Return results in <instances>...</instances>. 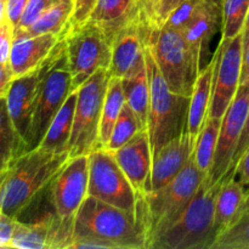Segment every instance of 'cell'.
Wrapping results in <instances>:
<instances>
[{"label":"cell","mask_w":249,"mask_h":249,"mask_svg":"<svg viewBox=\"0 0 249 249\" xmlns=\"http://www.w3.org/2000/svg\"><path fill=\"white\" fill-rule=\"evenodd\" d=\"M112 153L133 185L138 199L148 194L151 191L152 151L147 130H140L125 145Z\"/></svg>","instance_id":"cell-17"},{"label":"cell","mask_w":249,"mask_h":249,"mask_svg":"<svg viewBox=\"0 0 249 249\" xmlns=\"http://www.w3.org/2000/svg\"><path fill=\"white\" fill-rule=\"evenodd\" d=\"M27 1L28 0H7L6 2V12H7V21L11 23L14 29L16 28L18 24L19 19H21L22 14L24 11Z\"/></svg>","instance_id":"cell-39"},{"label":"cell","mask_w":249,"mask_h":249,"mask_svg":"<svg viewBox=\"0 0 249 249\" xmlns=\"http://www.w3.org/2000/svg\"><path fill=\"white\" fill-rule=\"evenodd\" d=\"M11 34H14V27L11 26L10 22H6L2 26H0V46L2 45L5 39L9 36H11Z\"/></svg>","instance_id":"cell-45"},{"label":"cell","mask_w":249,"mask_h":249,"mask_svg":"<svg viewBox=\"0 0 249 249\" xmlns=\"http://www.w3.org/2000/svg\"><path fill=\"white\" fill-rule=\"evenodd\" d=\"M72 89V72L63 46L49 62L39 88L27 151L36 148L45 136L51 122L65 104Z\"/></svg>","instance_id":"cell-9"},{"label":"cell","mask_w":249,"mask_h":249,"mask_svg":"<svg viewBox=\"0 0 249 249\" xmlns=\"http://www.w3.org/2000/svg\"><path fill=\"white\" fill-rule=\"evenodd\" d=\"M63 40L72 72L73 90H77L100 68H109L112 40L91 19L84 23L71 24Z\"/></svg>","instance_id":"cell-8"},{"label":"cell","mask_w":249,"mask_h":249,"mask_svg":"<svg viewBox=\"0 0 249 249\" xmlns=\"http://www.w3.org/2000/svg\"><path fill=\"white\" fill-rule=\"evenodd\" d=\"M88 157V196H92L136 215L138 196L133 185L117 163L113 153L101 147L90 153Z\"/></svg>","instance_id":"cell-10"},{"label":"cell","mask_w":249,"mask_h":249,"mask_svg":"<svg viewBox=\"0 0 249 249\" xmlns=\"http://www.w3.org/2000/svg\"><path fill=\"white\" fill-rule=\"evenodd\" d=\"M125 102L140 121L141 125L147 128L148 106H150V82L146 62L139 71L122 79Z\"/></svg>","instance_id":"cell-25"},{"label":"cell","mask_w":249,"mask_h":249,"mask_svg":"<svg viewBox=\"0 0 249 249\" xmlns=\"http://www.w3.org/2000/svg\"><path fill=\"white\" fill-rule=\"evenodd\" d=\"M73 236L104 241L112 249H145L135 214L88 196L78 209Z\"/></svg>","instance_id":"cell-4"},{"label":"cell","mask_w":249,"mask_h":249,"mask_svg":"<svg viewBox=\"0 0 249 249\" xmlns=\"http://www.w3.org/2000/svg\"><path fill=\"white\" fill-rule=\"evenodd\" d=\"M211 249H249V212L243 211L230 228L219 233Z\"/></svg>","instance_id":"cell-32"},{"label":"cell","mask_w":249,"mask_h":249,"mask_svg":"<svg viewBox=\"0 0 249 249\" xmlns=\"http://www.w3.org/2000/svg\"><path fill=\"white\" fill-rule=\"evenodd\" d=\"M249 10V0H223L221 40L235 38L242 33Z\"/></svg>","instance_id":"cell-31"},{"label":"cell","mask_w":249,"mask_h":249,"mask_svg":"<svg viewBox=\"0 0 249 249\" xmlns=\"http://www.w3.org/2000/svg\"><path fill=\"white\" fill-rule=\"evenodd\" d=\"M145 62L150 82L146 130L153 157L169 141L187 131L190 97L177 94L168 87L147 45H145Z\"/></svg>","instance_id":"cell-3"},{"label":"cell","mask_w":249,"mask_h":249,"mask_svg":"<svg viewBox=\"0 0 249 249\" xmlns=\"http://www.w3.org/2000/svg\"><path fill=\"white\" fill-rule=\"evenodd\" d=\"M242 36H243V46H246L249 43V10H248L247 17H246V22H245V27H243Z\"/></svg>","instance_id":"cell-47"},{"label":"cell","mask_w":249,"mask_h":249,"mask_svg":"<svg viewBox=\"0 0 249 249\" xmlns=\"http://www.w3.org/2000/svg\"><path fill=\"white\" fill-rule=\"evenodd\" d=\"M219 60V50L216 49L208 65L199 72L195 83L194 91L190 97L189 118H187V134L196 142L197 136L209 114L213 96L214 79Z\"/></svg>","instance_id":"cell-21"},{"label":"cell","mask_w":249,"mask_h":249,"mask_svg":"<svg viewBox=\"0 0 249 249\" xmlns=\"http://www.w3.org/2000/svg\"><path fill=\"white\" fill-rule=\"evenodd\" d=\"M139 6H140L141 29H142L146 44L153 29L160 27V24H158L160 0H139Z\"/></svg>","instance_id":"cell-34"},{"label":"cell","mask_w":249,"mask_h":249,"mask_svg":"<svg viewBox=\"0 0 249 249\" xmlns=\"http://www.w3.org/2000/svg\"><path fill=\"white\" fill-rule=\"evenodd\" d=\"M19 155L18 139L7 111L6 97H0V169L10 165Z\"/></svg>","instance_id":"cell-29"},{"label":"cell","mask_w":249,"mask_h":249,"mask_svg":"<svg viewBox=\"0 0 249 249\" xmlns=\"http://www.w3.org/2000/svg\"><path fill=\"white\" fill-rule=\"evenodd\" d=\"M221 182L202 184L184 213L156 238L150 249H211L215 240L214 215Z\"/></svg>","instance_id":"cell-5"},{"label":"cell","mask_w":249,"mask_h":249,"mask_svg":"<svg viewBox=\"0 0 249 249\" xmlns=\"http://www.w3.org/2000/svg\"><path fill=\"white\" fill-rule=\"evenodd\" d=\"M55 1H65V0H53V2ZM71 1H74V0H71Z\"/></svg>","instance_id":"cell-49"},{"label":"cell","mask_w":249,"mask_h":249,"mask_svg":"<svg viewBox=\"0 0 249 249\" xmlns=\"http://www.w3.org/2000/svg\"><path fill=\"white\" fill-rule=\"evenodd\" d=\"M89 157H70L50 184L53 213L62 223L74 228L78 209L88 197Z\"/></svg>","instance_id":"cell-12"},{"label":"cell","mask_w":249,"mask_h":249,"mask_svg":"<svg viewBox=\"0 0 249 249\" xmlns=\"http://www.w3.org/2000/svg\"><path fill=\"white\" fill-rule=\"evenodd\" d=\"M248 108L249 80L241 83L235 99L224 114L213 164L208 178L204 180L207 185H214L231 178L233 157L245 128Z\"/></svg>","instance_id":"cell-11"},{"label":"cell","mask_w":249,"mask_h":249,"mask_svg":"<svg viewBox=\"0 0 249 249\" xmlns=\"http://www.w3.org/2000/svg\"><path fill=\"white\" fill-rule=\"evenodd\" d=\"M245 211L249 212V194L247 195V198H246V203H245Z\"/></svg>","instance_id":"cell-48"},{"label":"cell","mask_w":249,"mask_h":249,"mask_svg":"<svg viewBox=\"0 0 249 249\" xmlns=\"http://www.w3.org/2000/svg\"><path fill=\"white\" fill-rule=\"evenodd\" d=\"M146 45L151 49L168 87L177 94L191 97L201 66L181 32L165 26L157 27Z\"/></svg>","instance_id":"cell-6"},{"label":"cell","mask_w":249,"mask_h":249,"mask_svg":"<svg viewBox=\"0 0 249 249\" xmlns=\"http://www.w3.org/2000/svg\"><path fill=\"white\" fill-rule=\"evenodd\" d=\"M68 160V152L56 153L41 147L17 156L9 168L1 213L10 218H19L36 197L50 186Z\"/></svg>","instance_id":"cell-2"},{"label":"cell","mask_w":249,"mask_h":249,"mask_svg":"<svg viewBox=\"0 0 249 249\" xmlns=\"http://www.w3.org/2000/svg\"><path fill=\"white\" fill-rule=\"evenodd\" d=\"M16 219L0 213V248H9L10 241L14 235Z\"/></svg>","instance_id":"cell-38"},{"label":"cell","mask_w":249,"mask_h":249,"mask_svg":"<svg viewBox=\"0 0 249 249\" xmlns=\"http://www.w3.org/2000/svg\"><path fill=\"white\" fill-rule=\"evenodd\" d=\"M182 1L184 0H160V6H158V24L160 27L162 26L168 15Z\"/></svg>","instance_id":"cell-42"},{"label":"cell","mask_w":249,"mask_h":249,"mask_svg":"<svg viewBox=\"0 0 249 249\" xmlns=\"http://www.w3.org/2000/svg\"><path fill=\"white\" fill-rule=\"evenodd\" d=\"M231 177L235 178V179L240 182V185L243 187L246 194L248 195L249 194V146L247 150L245 151V153L241 156L237 164H236L235 168H233V172L232 174H231Z\"/></svg>","instance_id":"cell-37"},{"label":"cell","mask_w":249,"mask_h":249,"mask_svg":"<svg viewBox=\"0 0 249 249\" xmlns=\"http://www.w3.org/2000/svg\"><path fill=\"white\" fill-rule=\"evenodd\" d=\"M247 194L235 178H229L221 182L215 202L214 230L215 235L230 228L245 211ZM215 236V237H216Z\"/></svg>","instance_id":"cell-23"},{"label":"cell","mask_w":249,"mask_h":249,"mask_svg":"<svg viewBox=\"0 0 249 249\" xmlns=\"http://www.w3.org/2000/svg\"><path fill=\"white\" fill-rule=\"evenodd\" d=\"M77 97V90L71 91L65 104L62 105L60 111L57 112L55 118L51 122L45 136L43 138L38 147L56 153L67 152L68 143H70L71 134H72L73 129Z\"/></svg>","instance_id":"cell-24"},{"label":"cell","mask_w":249,"mask_h":249,"mask_svg":"<svg viewBox=\"0 0 249 249\" xmlns=\"http://www.w3.org/2000/svg\"><path fill=\"white\" fill-rule=\"evenodd\" d=\"M221 121L223 119L214 118V117L211 116L207 117L206 122H204L203 126H202L201 131L197 136L196 142H195V160H196L198 168L206 174L207 178H208L209 172L212 169V164H213Z\"/></svg>","instance_id":"cell-28"},{"label":"cell","mask_w":249,"mask_h":249,"mask_svg":"<svg viewBox=\"0 0 249 249\" xmlns=\"http://www.w3.org/2000/svg\"><path fill=\"white\" fill-rule=\"evenodd\" d=\"M6 2L7 0H0V26L6 23L7 21V12H6Z\"/></svg>","instance_id":"cell-46"},{"label":"cell","mask_w":249,"mask_h":249,"mask_svg":"<svg viewBox=\"0 0 249 249\" xmlns=\"http://www.w3.org/2000/svg\"><path fill=\"white\" fill-rule=\"evenodd\" d=\"M73 226L62 223L55 213L41 215L36 220H16L9 248L68 249L72 242Z\"/></svg>","instance_id":"cell-15"},{"label":"cell","mask_w":249,"mask_h":249,"mask_svg":"<svg viewBox=\"0 0 249 249\" xmlns=\"http://www.w3.org/2000/svg\"><path fill=\"white\" fill-rule=\"evenodd\" d=\"M125 105V95L122 78L109 77L108 87L102 105L101 122H100V145L106 148L111 138L112 130Z\"/></svg>","instance_id":"cell-27"},{"label":"cell","mask_w":249,"mask_h":249,"mask_svg":"<svg viewBox=\"0 0 249 249\" xmlns=\"http://www.w3.org/2000/svg\"><path fill=\"white\" fill-rule=\"evenodd\" d=\"M145 39L140 23L125 27L117 33L112 43L109 77L125 78L145 65Z\"/></svg>","instance_id":"cell-19"},{"label":"cell","mask_w":249,"mask_h":249,"mask_svg":"<svg viewBox=\"0 0 249 249\" xmlns=\"http://www.w3.org/2000/svg\"><path fill=\"white\" fill-rule=\"evenodd\" d=\"M206 178L192 155L184 169L169 184L138 199L136 219L145 241V249H150L156 238L184 213Z\"/></svg>","instance_id":"cell-1"},{"label":"cell","mask_w":249,"mask_h":249,"mask_svg":"<svg viewBox=\"0 0 249 249\" xmlns=\"http://www.w3.org/2000/svg\"><path fill=\"white\" fill-rule=\"evenodd\" d=\"M249 80V43L243 46L242 70H241V83Z\"/></svg>","instance_id":"cell-43"},{"label":"cell","mask_w":249,"mask_h":249,"mask_svg":"<svg viewBox=\"0 0 249 249\" xmlns=\"http://www.w3.org/2000/svg\"><path fill=\"white\" fill-rule=\"evenodd\" d=\"M113 43L119 31L134 23H140L139 0H97L90 18Z\"/></svg>","instance_id":"cell-22"},{"label":"cell","mask_w":249,"mask_h":249,"mask_svg":"<svg viewBox=\"0 0 249 249\" xmlns=\"http://www.w3.org/2000/svg\"><path fill=\"white\" fill-rule=\"evenodd\" d=\"M218 50L219 60L208 116L223 119L241 84L243 55L242 33L235 38L220 40Z\"/></svg>","instance_id":"cell-13"},{"label":"cell","mask_w":249,"mask_h":249,"mask_svg":"<svg viewBox=\"0 0 249 249\" xmlns=\"http://www.w3.org/2000/svg\"><path fill=\"white\" fill-rule=\"evenodd\" d=\"M97 0H74L71 24L84 23L91 16Z\"/></svg>","instance_id":"cell-36"},{"label":"cell","mask_w":249,"mask_h":249,"mask_svg":"<svg viewBox=\"0 0 249 249\" xmlns=\"http://www.w3.org/2000/svg\"><path fill=\"white\" fill-rule=\"evenodd\" d=\"M10 164H11V163H10ZM9 168H10V165H7L6 168H2V169H0V213H1L2 198H4L5 182H6L7 174H9Z\"/></svg>","instance_id":"cell-44"},{"label":"cell","mask_w":249,"mask_h":249,"mask_svg":"<svg viewBox=\"0 0 249 249\" xmlns=\"http://www.w3.org/2000/svg\"><path fill=\"white\" fill-rule=\"evenodd\" d=\"M203 4L204 0H184L168 15L162 26L182 32L196 18Z\"/></svg>","instance_id":"cell-33"},{"label":"cell","mask_w":249,"mask_h":249,"mask_svg":"<svg viewBox=\"0 0 249 249\" xmlns=\"http://www.w3.org/2000/svg\"><path fill=\"white\" fill-rule=\"evenodd\" d=\"M140 130H145V129L142 128L140 121L136 117V114L134 113L133 109L125 102L116 124H114L111 138H109L106 148L112 151V152L118 150L119 147L125 145L131 138H134Z\"/></svg>","instance_id":"cell-30"},{"label":"cell","mask_w":249,"mask_h":249,"mask_svg":"<svg viewBox=\"0 0 249 249\" xmlns=\"http://www.w3.org/2000/svg\"><path fill=\"white\" fill-rule=\"evenodd\" d=\"M63 36L55 34L32 36L14 31L9 66L14 78L29 74L45 65L57 51Z\"/></svg>","instance_id":"cell-16"},{"label":"cell","mask_w":249,"mask_h":249,"mask_svg":"<svg viewBox=\"0 0 249 249\" xmlns=\"http://www.w3.org/2000/svg\"><path fill=\"white\" fill-rule=\"evenodd\" d=\"M108 80V70L100 68L77 89L74 121L67 150L70 157L89 156L101 148L100 122Z\"/></svg>","instance_id":"cell-7"},{"label":"cell","mask_w":249,"mask_h":249,"mask_svg":"<svg viewBox=\"0 0 249 249\" xmlns=\"http://www.w3.org/2000/svg\"><path fill=\"white\" fill-rule=\"evenodd\" d=\"M249 146V108H248V114H247V119H246V124H245V128H243L242 131V135H241L240 139V142H238L237 146V150H236L235 153V157H233V163H232V172H233V168L235 165L237 164V162L240 160L241 156L245 153V151L247 150ZM232 174V173H231Z\"/></svg>","instance_id":"cell-40"},{"label":"cell","mask_w":249,"mask_h":249,"mask_svg":"<svg viewBox=\"0 0 249 249\" xmlns=\"http://www.w3.org/2000/svg\"><path fill=\"white\" fill-rule=\"evenodd\" d=\"M53 2V0H28L21 19H19L18 24H17L14 31H26V29H28L43 15V12L49 6H51Z\"/></svg>","instance_id":"cell-35"},{"label":"cell","mask_w":249,"mask_h":249,"mask_svg":"<svg viewBox=\"0 0 249 249\" xmlns=\"http://www.w3.org/2000/svg\"><path fill=\"white\" fill-rule=\"evenodd\" d=\"M194 148L195 142L187 131L163 146L152 157L151 191L162 189L177 178L194 155Z\"/></svg>","instance_id":"cell-20"},{"label":"cell","mask_w":249,"mask_h":249,"mask_svg":"<svg viewBox=\"0 0 249 249\" xmlns=\"http://www.w3.org/2000/svg\"><path fill=\"white\" fill-rule=\"evenodd\" d=\"M62 46L63 41L60 48L57 49V51L53 53V56L58 53V50ZM53 57L45 65L41 66L39 70L34 71L29 74L15 78L6 94L7 111H9L10 118H11L12 124H14L15 130H16L21 155L27 152L39 88H40V83L46 67H48L49 62L53 60Z\"/></svg>","instance_id":"cell-14"},{"label":"cell","mask_w":249,"mask_h":249,"mask_svg":"<svg viewBox=\"0 0 249 249\" xmlns=\"http://www.w3.org/2000/svg\"><path fill=\"white\" fill-rule=\"evenodd\" d=\"M220 27H223V0H204L196 18L181 32L198 60L201 71L213 57L214 53L209 55V46Z\"/></svg>","instance_id":"cell-18"},{"label":"cell","mask_w":249,"mask_h":249,"mask_svg":"<svg viewBox=\"0 0 249 249\" xmlns=\"http://www.w3.org/2000/svg\"><path fill=\"white\" fill-rule=\"evenodd\" d=\"M14 79L15 78L10 70V66L0 63V97H6L10 85Z\"/></svg>","instance_id":"cell-41"},{"label":"cell","mask_w":249,"mask_h":249,"mask_svg":"<svg viewBox=\"0 0 249 249\" xmlns=\"http://www.w3.org/2000/svg\"><path fill=\"white\" fill-rule=\"evenodd\" d=\"M74 1H55L43 12L40 17L24 32L32 36L38 34H55L58 36H65L71 26V18L73 14Z\"/></svg>","instance_id":"cell-26"}]
</instances>
